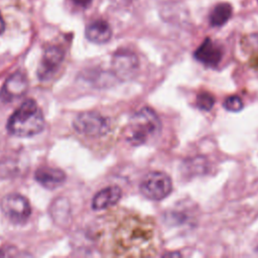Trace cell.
<instances>
[{
    "label": "cell",
    "instance_id": "4",
    "mask_svg": "<svg viewBox=\"0 0 258 258\" xmlns=\"http://www.w3.org/2000/svg\"><path fill=\"white\" fill-rule=\"evenodd\" d=\"M75 130L87 137H101L108 133L109 121L97 112H84L79 114L74 122Z\"/></svg>",
    "mask_w": 258,
    "mask_h": 258
},
{
    "label": "cell",
    "instance_id": "2",
    "mask_svg": "<svg viewBox=\"0 0 258 258\" xmlns=\"http://www.w3.org/2000/svg\"><path fill=\"white\" fill-rule=\"evenodd\" d=\"M161 122L154 110L143 107L132 115L126 128V140L134 146L146 144L157 138Z\"/></svg>",
    "mask_w": 258,
    "mask_h": 258
},
{
    "label": "cell",
    "instance_id": "11",
    "mask_svg": "<svg viewBox=\"0 0 258 258\" xmlns=\"http://www.w3.org/2000/svg\"><path fill=\"white\" fill-rule=\"evenodd\" d=\"M122 197V190L117 185H111L98 191L92 200V209L99 211L117 204Z\"/></svg>",
    "mask_w": 258,
    "mask_h": 258
},
{
    "label": "cell",
    "instance_id": "7",
    "mask_svg": "<svg viewBox=\"0 0 258 258\" xmlns=\"http://www.w3.org/2000/svg\"><path fill=\"white\" fill-rule=\"evenodd\" d=\"M112 66L120 79L128 80L133 78L137 72L138 58L129 50H120L114 54Z\"/></svg>",
    "mask_w": 258,
    "mask_h": 258
},
{
    "label": "cell",
    "instance_id": "13",
    "mask_svg": "<svg viewBox=\"0 0 258 258\" xmlns=\"http://www.w3.org/2000/svg\"><path fill=\"white\" fill-rule=\"evenodd\" d=\"M233 8L229 3L217 4L210 13V23L212 26L224 25L232 16Z\"/></svg>",
    "mask_w": 258,
    "mask_h": 258
},
{
    "label": "cell",
    "instance_id": "9",
    "mask_svg": "<svg viewBox=\"0 0 258 258\" xmlns=\"http://www.w3.org/2000/svg\"><path fill=\"white\" fill-rule=\"evenodd\" d=\"M194 56L205 66L217 67L223 57V49L218 43L208 37L196 49Z\"/></svg>",
    "mask_w": 258,
    "mask_h": 258
},
{
    "label": "cell",
    "instance_id": "8",
    "mask_svg": "<svg viewBox=\"0 0 258 258\" xmlns=\"http://www.w3.org/2000/svg\"><path fill=\"white\" fill-rule=\"evenodd\" d=\"M27 86L26 76L21 72H16L6 80L1 90L0 98L3 102H11L22 96L26 92Z\"/></svg>",
    "mask_w": 258,
    "mask_h": 258
},
{
    "label": "cell",
    "instance_id": "10",
    "mask_svg": "<svg viewBox=\"0 0 258 258\" xmlns=\"http://www.w3.org/2000/svg\"><path fill=\"white\" fill-rule=\"evenodd\" d=\"M34 177L39 184L48 189H54L60 186L67 178L66 173L61 169L47 166L38 168Z\"/></svg>",
    "mask_w": 258,
    "mask_h": 258
},
{
    "label": "cell",
    "instance_id": "3",
    "mask_svg": "<svg viewBox=\"0 0 258 258\" xmlns=\"http://www.w3.org/2000/svg\"><path fill=\"white\" fill-rule=\"evenodd\" d=\"M140 192L148 200L161 201L172 190L171 178L162 171L147 173L140 182Z\"/></svg>",
    "mask_w": 258,
    "mask_h": 258
},
{
    "label": "cell",
    "instance_id": "15",
    "mask_svg": "<svg viewBox=\"0 0 258 258\" xmlns=\"http://www.w3.org/2000/svg\"><path fill=\"white\" fill-rule=\"evenodd\" d=\"M223 106L229 112H239L243 109V101L238 96H229L225 99Z\"/></svg>",
    "mask_w": 258,
    "mask_h": 258
},
{
    "label": "cell",
    "instance_id": "6",
    "mask_svg": "<svg viewBox=\"0 0 258 258\" xmlns=\"http://www.w3.org/2000/svg\"><path fill=\"white\" fill-rule=\"evenodd\" d=\"M63 51L58 46H49L45 48L39 67L37 69L38 78L41 81H47L51 79L58 71L62 59Z\"/></svg>",
    "mask_w": 258,
    "mask_h": 258
},
{
    "label": "cell",
    "instance_id": "17",
    "mask_svg": "<svg viewBox=\"0 0 258 258\" xmlns=\"http://www.w3.org/2000/svg\"><path fill=\"white\" fill-rule=\"evenodd\" d=\"M5 30V22H4V18L2 16V13L0 11V35L4 32Z\"/></svg>",
    "mask_w": 258,
    "mask_h": 258
},
{
    "label": "cell",
    "instance_id": "14",
    "mask_svg": "<svg viewBox=\"0 0 258 258\" xmlns=\"http://www.w3.org/2000/svg\"><path fill=\"white\" fill-rule=\"evenodd\" d=\"M197 107L203 111H210L215 104V97L209 92H201L197 96Z\"/></svg>",
    "mask_w": 258,
    "mask_h": 258
},
{
    "label": "cell",
    "instance_id": "12",
    "mask_svg": "<svg viewBox=\"0 0 258 258\" xmlns=\"http://www.w3.org/2000/svg\"><path fill=\"white\" fill-rule=\"evenodd\" d=\"M85 34L90 41L98 44H103L110 40L112 36V28L107 21L98 19L91 22L87 26Z\"/></svg>",
    "mask_w": 258,
    "mask_h": 258
},
{
    "label": "cell",
    "instance_id": "5",
    "mask_svg": "<svg viewBox=\"0 0 258 258\" xmlns=\"http://www.w3.org/2000/svg\"><path fill=\"white\" fill-rule=\"evenodd\" d=\"M4 216L15 224H22L28 220L31 208L27 199L19 194H9L5 196L0 204Z\"/></svg>",
    "mask_w": 258,
    "mask_h": 258
},
{
    "label": "cell",
    "instance_id": "16",
    "mask_svg": "<svg viewBox=\"0 0 258 258\" xmlns=\"http://www.w3.org/2000/svg\"><path fill=\"white\" fill-rule=\"evenodd\" d=\"M72 2L81 7H87L91 4L92 0H72Z\"/></svg>",
    "mask_w": 258,
    "mask_h": 258
},
{
    "label": "cell",
    "instance_id": "1",
    "mask_svg": "<svg viewBox=\"0 0 258 258\" xmlns=\"http://www.w3.org/2000/svg\"><path fill=\"white\" fill-rule=\"evenodd\" d=\"M44 127L43 114L32 99L25 100L9 117L7 130L17 137H30L42 131Z\"/></svg>",
    "mask_w": 258,
    "mask_h": 258
}]
</instances>
